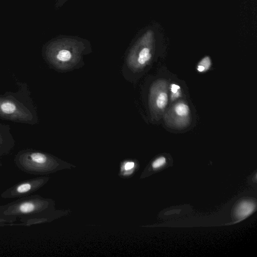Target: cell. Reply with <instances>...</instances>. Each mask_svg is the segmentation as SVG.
Wrapping results in <instances>:
<instances>
[{
	"label": "cell",
	"instance_id": "8992f818",
	"mask_svg": "<svg viewBox=\"0 0 257 257\" xmlns=\"http://www.w3.org/2000/svg\"><path fill=\"white\" fill-rule=\"evenodd\" d=\"M164 120L172 128L182 130L188 126L191 122V113L188 104L182 100L173 103L165 113Z\"/></svg>",
	"mask_w": 257,
	"mask_h": 257
},
{
	"label": "cell",
	"instance_id": "7a4b0ae2",
	"mask_svg": "<svg viewBox=\"0 0 257 257\" xmlns=\"http://www.w3.org/2000/svg\"><path fill=\"white\" fill-rule=\"evenodd\" d=\"M52 205L49 199L30 195L0 206V219L7 222L19 219L21 221L48 212Z\"/></svg>",
	"mask_w": 257,
	"mask_h": 257
},
{
	"label": "cell",
	"instance_id": "52a82bcc",
	"mask_svg": "<svg viewBox=\"0 0 257 257\" xmlns=\"http://www.w3.org/2000/svg\"><path fill=\"white\" fill-rule=\"evenodd\" d=\"M49 180L47 177H39L24 180L7 189L1 194L4 199L29 196L43 187Z\"/></svg>",
	"mask_w": 257,
	"mask_h": 257
},
{
	"label": "cell",
	"instance_id": "3957f363",
	"mask_svg": "<svg viewBox=\"0 0 257 257\" xmlns=\"http://www.w3.org/2000/svg\"><path fill=\"white\" fill-rule=\"evenodd\" d=\"M16 166L22 171L32 175H43L55 171L59 164L53 157L38 151H24L16 156Z\"/></svg>",
	"mask_w": 257,
	"mask_h": 257
},
{
	"label": "cell",
	"instance_id": "9c48e42d",
	"mask_svg": "<svg viewBox=\"0 0 257 257\" xmlns=\"http://www.w3.org/2000/svg\"><path fill=\"white\" fill-rule=\"evenodd\" d=\"M181 96V91L180 87L174 83H172L170 85V100L171 102H174L176 100L179 98Z\"/></svg>",
	"mask_w": 257,
	"mask_h": 257
},
{
	"label": "cell",
	"instance_id": "4fadbf2b",
	"mask_svg": "<svg viewBox=\"0 0 257 257\" xmlns=\"http://www.w3.org/2000/svg\"><path fill=\"white\" fill-rule=\"evenodd\" d=\"M166 163L165 157L161 156L156 159L152 163V167L153 169H158L162 167Z\"/></svg>",
	"mask_w": 257,
	"mask_h": 257
},
{
	"label": "cell",
	"instance_id": "277c9868",
	"mask_svg": "<svg viewBox=\"0 0 257 257\" xmlns=\"http://www.w3.org/2000/svg\"><path fill=\"white\" fill-rule=\"evenodd\" d=\"M152 34L147 32L135 43L126 58V65L134 73L142 71L151 62L153 55Z\"/></svg>",
	"mask_w": 257,
	"mask_h": 257
},
{
	"label": "cell",
	"instance_id": "5bb4252c",
	"mask_svg": "<svg viewBox=\"0 0 257 257\" xmlns=\"http://www.w3.org/2000/svg\"><path fill=\"white\" fill-rule=\"evenodd\" d=\"M68 0H56V4L58 6L63 5Z\"/></svg>",
	"mask_w": 257,
	"mask_h": 257
},
{
	"label": "cell",
	"instance_id": "6da1fadb",
	"mask_svg": "<svg viewBox=\"0 0 257 257\" xmlns=\"http://www.w3.org/2000/svg\"><path fill=\"white\" fill-rule=\"evenodd\" d=\"M87 48L86 41L80 38L59 37L49 42L47 54L59 69L67 70L80 62Z\"/></svg>",
	"mask_w": 257,
	"mask_h": 257
},
{
	"label": "cell",
	"instance_id": "5b68a950",
	"mask_svg": "<svg viewBox=\"0 0 257 257\" xmlns=\"http://www.w3.org/2000/svg\"><path fill=\"white\" fill-rule=\"evenodd\" d=\"M169 101V85L164 79L155 81L151 85L149 104L152 115L159 118L164 114Z\"/></svg>",
	"mask_w": 257,
	"mask_h": 257
},
{
	"label": "cell",
	"instance_id": "8fae6325",
	"mask_svg": "<svg viewBox=\"0 0 257 257\" xmlns=\"http://www.w3.org/2000/svg\"><path fill=\"white\" fill-rule=\"evenodd\" d=\"M211 65V61L208 57L202 59L197 65V69L200 72H205L208 70Z\"/></svg>",
	"mask_w": 257,
	"mask_h": 257
},
{
	"label": "cell",
	"instance_id": "9a60e30c",
	"mask_svg": "<svg viewBox=\"0 0 257 257\" xmlns=\"http://www.w3.org/2000/svg\"><path fill=\"white\" fill-rule=\"evenodd\" d=\"M2 165V163H1V161H0V166H1Z\"/></svg>",
	"mask_w": 257,
	"mask_h": 257
},
{
	"label": "cell",
	"instance_id": "30bf717a",
	"mask_svg": "<svg viewBox=\"0 0 257 257\" xmlns=\"http://www.w3.org/2000/svg\"><path fill=\"white\" fill-rule=\"evenodd\" d=\"M0 108L2 111L5 114H12L16 111V106L13 102L6 101L1 104Z\"/></svg>",
	"mask_w": 257,
	"mask_h": 257
},
{
	"label": "cell",
	"instance_id": "ba28073f",
	"mask_svg": "<svg viewBox=\"0 0 257 257\" xmlns=\"http://www.w3.org/2000/svg\"><path fill=\"white\" fill-rule=\"evenodd\" d=\"M256 208V200L254 199H243L237 203L233 209L234 223L242 221L249 216Z\"/></svg>",
	"mask_w": 257,
	"mask_h": 257
},
{
	"label": "cell",
	"instance_id": "7c38bea8",
	"mask_svg": "<svg viewBox=\"0 0 257 257\" xmlns=\"http://www.w3.org/2000/svg\"><path fill=\"white\" fill-rule=\"evenodd\" d=\"M135 167V163L133 161H127L123 163L121 171L123 175H128L132 173Z\"/></svg>",
	"mask_w": 257,
	"mask_h": 257
}]
</instances>
